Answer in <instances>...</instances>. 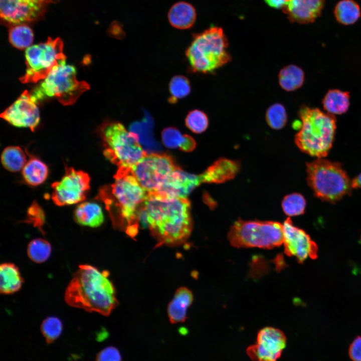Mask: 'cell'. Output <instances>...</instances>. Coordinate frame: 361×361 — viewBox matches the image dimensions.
<instances>
[{"mask_svg":"<svg viewBox=\"0 0 361 361\" xmlns=\"http://www.w3.org/2000/svg\"><path fill=\"white\" fill-rule=\"evenodd\" d=\"M0 291L5 295L19 291L24 283L19 268L14 263L5 262L0 266Z\"/></svg>","mask_w":361,"mask_h":361,"instance_id":"cell-23","label":"cell"},{"mask_svg":"<svg viewBox=\"0 0 361 361\" xmlns=\"http://www.w3.org/2000/svg\"><path fill=\"white\" fill-rule=\"evenodd\" d=\"M265 119L271 128L276 130L283 128L287 121V115L284 106L280 103L271 105L266 112Z\"/></svg>","mask_w":361,"mask_h":361,"instance_id":"cell-32","label":"cell"},{"mask_svg":"<svg viewBox=\"0 0 361 361\" xmlns=\"http://www.w3.org/2000/svg\"><path fill=\"white\" fill-rule=\"evenodd\" d=\"M306 201L302 195L293 193L286 196L282 200V207L288 216H295L304 213Z\"/></svg>","mask_w":361,"mask_h":361,"instance_id":"cell-33","label":"cell"},{"mask_svg":"<svg viewBox=\"0 0 361 361\" xmlns=\"http://www.w3.org/2000/svg\"><path fill=\"white\" fill-rule=\"evenodd\" d=\"M286 345V337L279 329L266 327L259 331L257 342L247 349L253 361H277Z\"/></svg>","mask_w":361,"mask_h":361,"instance_id":"cell-16","label":"cell"},{"mask_svg":"<svg viewBox=\"0 0 361 361\" xmlns=\"http://www.w3.org/2000/svg\"><path fill=\"white\" fill-rule=\"evenodd\" d=\"M37 103L31 92L25 90L1 117L15 126L29 128L34 131L40 122Z\"/></svg>","mask_w":361,"mask_h":361,"instance_id":"cell-15","label":"cell"},{"mask_svg":"<svg viewBox=\"0 0 361 361\" xmlns=\"http://www.w3.org/2000/svg\"><path fill=\"white\" fill-rule=\"evenodd\" d=\"M9 28V40L12 46L20 50L31 46L34 40V33L28 25H17Z\"/></svg>","mask_w":361,"mask_h":361,"instance_id":"cell-30","label":"cell"},{"mask_svg":"<svg viewBox=\"0 0 361 361\" xmlns=\"http://www.w3.org/2000/svg\"><path fill=\"white\" fill-rule=\"evenodd\" d=\"M114 177L112 184L100 189L98 198L105 204L114 227L134 237L138 231L140 211L148 193L131 169H118Z\"/></svg>","mask_w":361,"mask_h":361,"instance_id":"cell-2","label":"cell"},{"mask_svg":"<svg viewBox=\"0 0 361 361\" xmlns=\"http://www.w3.org/2000/svg\"><path fill=\"white\" fill-rule=\"evenodd\" d=\"M163 144L169 148H179L185 152L194 150L196 146L194 139L187 134H182L176 128L168 127L161 133Z\"/></svg>","mask_w":361,"mask_h":361,"instance_id":"cell-25","label":"cell"},{"mask_svg":"<svg viewBox=\"0 0 361 361\" xmlns=\"http://www.w3.org/2000/svg\"><path fill=\"white\" fill-rule=\"evenodd\" d=\"M90 183V177L86 172L66 167L61 179L51 185L52 201L59 206L82 203L86 199Z\"/></svg>","mask_w":361,"mask_h":361,"instance_id":"cell-13","label":"cell"},{"mask_svg":"<svg viewBox=\"0 0 361 361\" xmlns=\"http://www.w3.org/2000/svg\"><path fill=\"white\" fill-rule=\"evenodd\" d=\"M349 355L352 361H361V336L356 337L350 344Z\"/></svg>","mask_w":361,"mask_h":361,"instance_id":"cell-39","label":"cell"},{"mask_svg":"<svg viewBox=\"0 0 361 361\" xmlns=\"http://www.w3.org/2000/svg\"><path fill=\"white\" fill-rule=\"evenodd\" d=\"M89 88L87 83L77 79L74 66L65 64L52 71L30 92L37 102L52 97L64 105H70Z\"/></svg>","mask_w":361,"mask_h":361,"instance_id":"cell-9","label":"cell"},{"mask_svg":"<svg viewBox=\"0 0 361 361\" xmlns=\"http://www.w3.org/2000/svg\"><path fill=\"white\" fill-rule=\"evenodd\" d=\"M178 167L170 156L147 153L131 169V172L148 193L158 191Z\"/></svg>","mask_w":361,"mask_h":361,"instance_id":"cell-11","label":"cell"},{"mask_svg":"<svg viewBox=\"0 0 361 361\" xmlns=\"http://www.w3.org/2000/svg\"><path fill=\"white\" fill-rule=\"evenodd\" d=\"M193 301L192 292L186 287L178 288L167 307L169 320L172 324L184 322L187 310Z\"/></svg>","mask_w":361,"mask_h":361,"instance_id":"cell-20","label":"cell"},{"mask_svg":"<svg viewBox=\"0 0 361 361\" xmlns=\"http://www.w3.org/2000/svg\"><path fill=\"white\" fill-rule=\"evenodd\" d=\"M349 92L338 89L327 91L322 99L323 107L327 113L340 115L346 112L350 105Z\"/></svg>","mask_w":361,"mask_h":361,"instance_id":"cell-24","label":"cell"},{"mask_svg":"<svg viewBox=\"0 0 361 361\" xmlns=\"http://www.w3.org/2000/svg\"><path fill=\"white\" fill-rule=\"evenodd\" d=\"M291 0H264L265 2L270 7L280 9L283 8L287 5Z\"/></svg>","mask_w":361,"mask_h":361,"instance_id":"cell-40","label":"cell"},{"mask_svg":"<svg viewBox=\"0 0 361 361\" xmlns=\"http://www.w3.org/2000/svg\"><path fill=\"white\" fill-rule=\"evenodd\" d=\"M278 81L280 87L284 90L288 92L295 91L303 84L304 71L295 65H288L280 70L278 74Z\"/></svg>","mask_w":361,"mask_h":361,"instance_id":"cell-27","label":"cell"},{"mask_svg":"<svg viewBox=\"0 0 361 361\" xmlns=\"http://www.w3.org/2000/svg\"><path fill=\"white\" fill-rule=\"evenodd\" d=\"M283 231L284 252L287 256L294 257L300 263L317 257L315 243L304 230L295 226L290 218L284 221Z\"/></svg>","mask_w":361,"mask_h":361,"instance_id":"cell-14","label":"cell"},{"mask_svg":"<svg viewBox=\"0 0 361 361\" xmlns=\"http://www.w3.org/2000/svg\"><path fill=\"white\" fill-rule=\"evenodd\" d=\"M96 361H122L119 351L114 346H108L97 355Z\"/></svg>","mask_w":361,"mask_h":361,"instance_id":"cell-38","label":"cell"},{"mask_svg":"<svg viewBox=\"0 0 361 361\" xmlns=\"http://www.w3.org/2000/svg\"><path fill=\"white\" fill-rule=\"evenodd\" d=\"M187 127L196 133L204 132L208 127L209 119L203 111L195 109L189 112L185 119Z\"/></svg>","mask_w":361,"mask_h":361,"instance_id":"cell-35","label":"cell"},{"mask_svg":"<svg viewBox=\"0 0 361 361\" xmlns=\"http://www.w3.org/2000/svg\"><path fill=\"white\" fill-rule=\"evenodd\" d=\"M352 189L361 188V173L351 180Z\"/></svg>","mask_w":361,"mask_h":361,"instance_id":"cell-41","label":"cell"},{"mask_svg":"<svg viewBox=\"0 0 361 361\" xmlns=\"http://www.w3.org/2000/svg\"><path fill=\"white\" fill-rule=\"evenodd\" d=\"M63 47L61 38L49 37L46 42L28 48L25 52L27 69L20 81L23 83H37L66 64Z\"/></svg>","mask_w":361,"mask_h":361,"instance_id":"cell-10","label":"cell"},{"mask_svg":"<svg viewBox=\"0 0 361 361\" xmlns=\"http://www.w3.org/2000/svg\"><path fill=\"white\" fill-rule=\"evenodd\" d=\"M240 167L238 161L221 158L201 174L203 183H222L233 178Z\"/></svg>","mask_w":361,"mask_h":361,"instance_id":"cell-19","label":"cell"},{"mask_svg":"<svg viewBox=\"0 0 361 361\" xmlns=\"http://www.w3.org/2000/svg\"><path fill=\"white\" fill-rule=\"evenodd\" d=\"M48 168L42 160L31 156L22 169V175L27 184L37 186L43 183L48 175Z\"/></svg>","mask_w":361,"mask_h":361,"instance_id":"cell-26","label":"cell"},{"mask_svg":"<svg viewBox=\"0 0 361 361\" xmlns=\"http://www.w3.org/2000/svg\"><path fill=\"white\" fill-rule=\"evenodd\" d=\"M196 11L190 3L179 2L169 9L168 19L170 24L178 29H187L193 26L196 19Z\"/></svg>","mask_w":361,"mask_h":361,"instance_id":"cell-21","label":"cell"},{"mask_svg":"<svg viewBox=\"0 0 361 361\" xmlns=\"http://www.w3.org/2000/svg\"><path fill=\"white\" fill-rule=\"evenodd\" d=\"M109 272L82 264L73 274L64 294L69 306L108 316L118 304Z\"/></svg>","mask_w":361,"mask_h":361,"instance_id":"cell-3","label":"cell"},{"mask_svg":"<svg viewBox=\"0 0 361 361\" xmlns=\"http://www.w3.org/2000/svg\"><path fill=\"white\" fill-rule=\"evenodd\" d=\"M146 224L156 246H177L186 242L193 229L187 198L148 193L144 202Z\"/></svg>","mask_w":361,"mask_h":361,"instance_id":"cell-1","label":"cell"},{"mask_svg":"<svg viewBox=\"0 0 361 361\" xmlns=\"http://www.w3.org/2000/svg\"><path fill=\"white\" fill-rule=\"evenodd\" d=\"M227 237L235 248L273 249L283 243V224L239 219L230 227Z\"/></svg>","mask_w":361,"mask_h":361,"instance_id":"cell-8","label":"cell"},{"mask_svg":"<svg viewBox=\"0 0 361 361\" xmlns=\"http://www.w3.org/2000/svg\"><path fill=\"white\" fill-rule=\"evenodd\" d=\"M52 252L50 243L42 238L31 240L27 247V254L31 260L36 263H42L47 261Z\"/></svg>","mask_w":361,"mask_h":361,"instance_id":"cell-31","label":"cell"},{"mask_svg":"<svg viewBox=\"0 0 361 361\" xmlns=\"http://www.w3.org/2000/svg\"><path fill=\"white\" fill-rule=\"evenodd\" d=\"M105 157L118 169H131L147 153L141 146L137 134L128 131L120 122H104L99 128Z\"/></svg>","mask_w":361,"mask_h":361,"instance_id":"cell-6","label":"cell"},{"mask_svg":"<svg viewBox=\"0 0 361 361\" xmlns=\"http://www.w3.org/2000/svg\"><path fill=\"white\" fill-rule=\"evenodd\" d=\"M325 1L291 0L282 10L292 23L307 24L320 16Z\"/></svg>","mask_w":361,"mask_h":361,"instance_id":"cell-18","label":"cell"},{"mask_svg":"<svg viewBox=\"0 0 361 361\" xmlns=\"http://www.w3.org/2000/svg\"><path fill=\"white\" fill-rule=\"evenodd\" d=\"M74 219L79 225L91 228L99 227L104 222V215L101 207L94 202H82L77 206Z\"/></svg>","mask_w":361,"mask_h":361,"instance_id":"cell-22","label":"cell"},{"mask_svg":"<svg viewBox=\"0 0 361 361\" xmlns=\"http://www.w3.org/2000/svg\"><path fill=\"white\" fill-rule=\"evenodd\" d=\"M227 38L222 28L212 27L195 35L186 55L192 71L213 73L231 60Z\"/></svg>","mask_w":361,"mask_h":361,"instance_id":"cell-5","label":"cell"},{"mask_svg":"<svg viewBox=\"0 0 361 361\" xmlns=\"http://www.w3.org/2000/svg\"><path fill=\"white\" fill-rule=\"evenodd\" d=\"M202 183L200 174H190L178 167L155 193L170 197L187 198L193 190Z\"/></svg>","mask_w":361,"mask_h":361,"instance_id":"cell-17","label":"cell"},{"mask_svg":"<svg viewBox=\"0 0 361 361\" xmlns=\"http://www.w3.org/2000/svg\"><path fill=\"white\" fill-rule=\"evenodd\" d=\"M334 15L336 21L344 25L355 23L360 18L359 5L353 0H341L335 6Z\"/></svg>","mask_w":361,"mask_h":361,"instance_id":"cell-28","label":"cell"},{"mask_svg":"<svg viewBox=\"0 0 361 361\" xmlns=\"http://www.w3.org/2000/svg\"><path fill=\"white\" fill-rule=\"evenodd\" d=\"M26 222L32 224L35 227L44 234L43 227L45 223V215L41 207L34 202L28 209Z\"/></svg>","mask_w":361,"mask_h":361,"instance_id":"cell-37","label":"cell"},{"mask_svg":"<svg viewBox=\"0 0 361 361\" xmlns=\"http://www.w3.org/2000/svg\"><path fill=\"white\" fill-rule=\"evenodd\" d=\"M298 115L301 128L295 142L302 152L312 156L323 158L332 147L336 128L334 115L317 108L302 106Z\"/></svg>","mask_w":361,"mask_h":361,"instance_id":"cell-4","label":"cell"},{"mask_svg":"<svg viewBox=\"0 0 361 361\" xmlns=\"http://www.w3.org/2000/svg\"><path fill=\"white\" fill-rule=\"evenodd\" d=\"M59 0H0L1 23L11 27L43 19L48 6Z\"/></svg>","mask_w":361,"mask_h":361,"instance_id":"cell-12","label":"cell"},{"mask_svg":"<svg viewBox=\"0 0 361 361\" xmlns=\"http://www.w3.org/2000/svg\"><path fill=\"white\" fill-rule=\"evenodd\" d=\"M63 328L62 321L55 316L45 318L41 325V331L48 343H50L60 335Z\"/></svg>","mask_w":361,"mask_h":361,"instance_id":"cell-36","label":"cell"},{"mask_svg":"<svg viewBox=\"0 0 361 361\" xmlns=\"http://www.w3.org/2000/svg\"><path fill=\"white\" fill-rule=\"evenodd\" d=\"M169 90L171 95L169 100L171 103L188 96L191 91L189 80L184 76L178 75L173 77L169 84Z\"/></svg>","mask_w":361,"mask_h":361,"instance_id":"cell-34","label":"cell"},{"mask_svg":"<svg viewBox=\"0 0 361 361\" xmlns=\"http://www.w3.org/2000/svg\"><path fill=\"white\" fill-rule=\"evenodd\" d=\"M306 172L309 186L323 201H337L352 189L351 180L338 162L317 158L306 163Z\"/></svg>","mask_w":361,"mask_h":361,"instance_id":"cell-7","label":"cell"},{"mask_svg":"<svg viewBox=\"0 0 361 361\" xmlns=\"http://www.w3.org/2000/svg\"><path fill=\"white\" fill-rule=\"evenodd\" d=\"M1 162L7 170L16 172L23 169L27 162V156L20 147L10 146L3 150Z\"/></svg>","mask_w":361,"mask_h":361,"instance_id":"cell-29","label":"cell"}]
</instances>
